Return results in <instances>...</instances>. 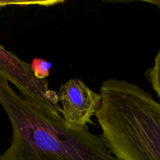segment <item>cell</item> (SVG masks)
I'll list each match as a JSON object with an SVG mask.
<instances>
[{
	"instance_id": "cell-1",
	"label": "cell",
	"mask_w": 160,
	"mask_h": 160,
	"mask_svg": "<svg viewBox=\"0 0 160 160\" xmlns=\"http://www.w3.org/2000/svg\"><path fill=\"white\" fill-rule=\"evenodd\" d=\"M0 104L12 130L10 145L0 160H118L101 136L67 128L60 115L42 112L2 78Z\"/></svg>"
},
{
	"instance_id": "cell-2",
	"label": "cell",
	"mask_w": 160,
	"mask_h": 160,
	"mask_svg": "<svg viewBox=\"0 0 160 160\" xmlns=\"http://www.w3.org/2000/svg\"><path fill=\"white\" fill-rule=\"evenodd\" d=\"M95 114L102 139L118 160H160V105L136 84L110 78Z\"/></svg>"
},
{
	"instance_id": "cell-3",
	"label": "cell",
	"mask_w": 160,
	"mask_h": 160,
	"mask_svg": "<svg viewBox=\"0 0 160 160\" xmlns=\"http://www.w3.org/2000/svg\"><path fill=\"white\" fill-rule=\"evenodd\" d=\"M0 78L12 83L23 98L42 112L60 115L57 93L48 88V81L36 78L29 63L21 60L1 45Z\"/></svg>"
},
{
	"instance_id": "cell-4",
	"label": "cell",
	"mask_w": 160,
	"mask_h": 160,
	"mask_svg": "<svg viewBox=\"0 0 160 160\" xmlns=\"http://www.w3.org/2000/svg\"><path fill=\"white\" fill-rule=\"evenodd\" d=\"M59 112L64 123L70 129H88L92 118L100 109L101 95L86 85L80 79L72 78L62 84L57 93Z\"/></svg>"
},
{
	"instance_id": "cell-5",
	"label": "cell",
	"mask_w": 160,
	"mask_h": 160,
	"mask_svg": "<svg viewBox=\"0 0 160 160\" xmlns=\"http://www.w3.org/2000/svg\"><path fill=\"white\" fill-rule=\"evenodd\" d=\"M30 65L34 77L38 79L43 80L49 76L52 64L48 61L41 58H34Z\"/></svg>"
},
{
	"instance_id": "cell-6",
	"label": "cell",
	"mask_w": 160,
	"mask_h": 160,
	"mask_svg": "<svg viewBox=\"0 0 160 160\" xmlns=\"http://www.w3.org/2000/svg\"><path fill=\"white\" fill-rule=\"evenodd\" d=\"M159 64H160V52H158L156 57L155 59V64L152 68L147 70L145 73L146 79L151 83L152 87L154 89L158 97L160 94V85H159Z\"/></svg>"
}]
</instances>
